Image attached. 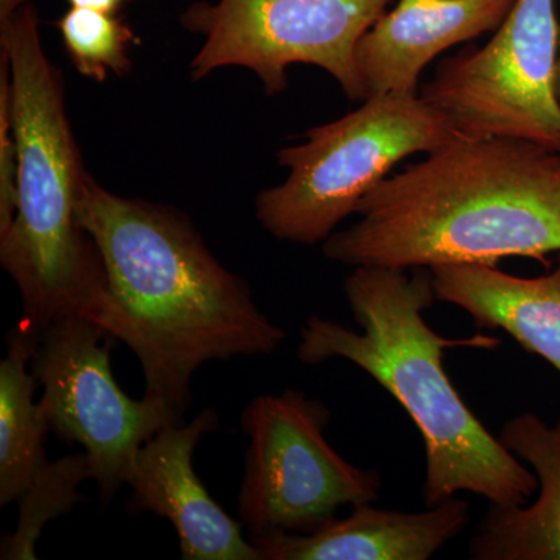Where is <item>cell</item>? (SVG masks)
I'll return each instance as SVG.
<instances>
[{"mask_svg":"<svg viewBox=\"0 0 560 560\" xmlns=\"http://www.w3.org/2000/svg\"><path fill=\"white\" fill-rule=\"evenodd\" d=\"M79 217L106 270L102 296L79 315L135 352L143 396L180 422L202 364L271 355L287 340L179 210L110 194L88 173Z\"/></svg>","mask_w":560,"mask_h":560,"instance_id":"1","label":"cell"},{"mask_svg":"<svg viewBox=\"0 0 560 560\" xmlns=\"http://www.w3.org/2000/svg\"><path fill=\"white\" fill-rule=\"evenodd\" d=\"M330 408L304 390L261 394L242 412L249 438L238 517L249 539L312 534L342 506L381 499V474L342 458L327 442Z\"/></svg>","mask_w":560,"mask_h":560,"instance_id":"6","label":"cell"},{"mask_svg":"<svg viewBox=\"0 0 560 560\" xmlns=\"http://www.w3.org/2000/svg\"><path fill=\"white\" fill-rule=\"evenodd\" d=\"M68 2L70 7H77V9H90L116 14L127 0H68Z\"/></svg>","mask_w":560,"mask_h":560,"instance_id":"19","label":"cell"},{"mask_svg":"<svg viewBox=\"0 0 560 560\" xmlns=\"http://www.w3.org/2000/svg\"><path fill=\"white\" fill-rule=\"evenodd\" d=\"M556 88H558V97H559V101H560V36H559L558 77H556Z\"/></svg>","mask_w":560,"mask_h":560,"instance_id":"21","label":"cell"},{"mask_svg":"<svg viewBox=\"0 0 560 560\" xmlns=\"http://www.w3.org/2000/svg\"><path fill=\"white\" fill-rule=\"evenodd\" d=\"M219 427V415L208 408L187 425L165 427L147 441L128 475L131 495L125 508L167 518L184 560H264L243 537L242 522L221 510L194 469L195 448Z\"/></svg>","mask_w":560,"mask_h":560,"instance_id":"10","label":"cell"},{"mask_svg":"<svg viewBox=\"0 0 560 560\" xmlns=\"http://www.w3.org/2000/svg\"><path fill=\"white\" fill-rule=\"evenodd\" d=\"M360 220L323 243L349 267L407 271L560 253V153L525 139L459 136L383 179Z\"/></svg>","mask_w":560,"mask_h":560,"instance_id":"2","label":"cell"},{"mask_svg":"<svg viewBox=\"0 0 560 560\" xmlns=\"http://www.w3.org/2000/svg\"><path fill=\"white\" fill-rule=\"evenodd\" d=\"M517 0H399L357 44L364 101L419 94V77L442 51L497 32Z\"/></svg>","mask_w":560,"mask_h":560,"instance_id":"11","label":"cell"},{"mask_svg":"<svg viewBox=\"0 0 560 560\" xmlns=\"http://www.w3.org/2000/svg\"><path fill=\"white\" fill-rule=\"evenodd\" d=\"M470 521L467 501L451 497L423 512L353 506L312 534L249 539L264 560H427L459 536Z\"/></svg>","mask_w":560,"mask_h":560,"instance_id":"12","label":"cell"},{"mask_svg":"<svg viewBox=\"0 0 560 560\" xmlns=\"http://www.w3.org/2000/svg\"><path fill=\"white\" fill-rule=\"evenodd\" d=\"M86 480H94V470L86 453L68 455L54 463L49 460L18 501L20 522L13 534L3 537L0 559H36V544L44 526L61 515L70 514L73 508L86 501L79 493V486Z\"/></svg>","mask_w":560,"mask_h":560,"instance_id":"16","label":"cell"},{"mask_svg":"<svg viewBox=\"0 0 560 560\" xmlns=\"http://www.w3.org/2000/svg\"><path fill=\"white\" fill-rule=\"evenodd\" d=\"M555 0H517L481 49L445 58L419 94L463 136H503L560 153Z\"/></svg>","mask_w":560,"mask_h":560,"instance_id":"8","label":"cell"},{"mask_svg":"<svg viewBox=\"0 0 560 560\" xmlns=\"http://www.w3.org/2000/svg\"><path fill=\"white\" fill-rule=\"evenodd\" d=\"M28 2L31 0H0V13H9V11L21 9L22 5Z\"/></svg>","mask_w":560,"mask_h":560,"instance_id":"20","label":"cell"},{"mask_svg":"<svg viewBox=\"0 0 560 560\" xmlns=\"http://www.w3.org/2000/svg\"><path fill=\"white\" fill-rule=\"evenodd\" d=\"M345 294L361 334L312 316L301 329L298 359L311 366L348 360L399 401L425 444V506L458 492L499 506L528 504L539 488L536 474L482 425L442 363L447 348L493 349L499 338L451 340L431 329L423 312L436 293L430 270L423 268L407 276L390 268L357 267L346 279Z\"/></svg>","mask_w":560,"mask_h":560,"instance_id":"3","label":"cell"},{"mask_svg":"<svg viewBox=\"0 0 560 560\" xmlns=\"http://www.w3.org/2000/svg\"><path fill=\"white\" fill-rule=\"evenodd\" d=\"M430 272L438 301L469 313L478 329L506 331L560 372V259L540 278L490 265H442Z\"/></svg>","mask_w":560,"mask_h":560,"instance_id":"14","label":"cell"},{"mask_svg":"<svg viewBox=\"0 0 560 560\" xmlns=\"http://www.w3.org/2000/svg\"><path fill=\"white\" fill-rule=\"evenodd\" d=\"M501 444L526 460L539 480L534 504L489 510L470 537L475 560H560V418L548 425L534 412L504 423Z\"/></svg>","mask_w":560,"mask_h":560,"instance_id":"13","label":"cell"},{"mask_svg":"<svg viewBox=\"0 0 560 560\" xmlns=\"http://www.w3.org/2000/svg\"><path fill=\"white\" fill-rule=\"evenodd\" d=\"M459 136L451 119L420 94L374 95L348 116L313 128L304 143L279 151L289 176L259 194L257 220L279 241L324 243L394 165Z\"/></svg>","mask_w":560,"mask_h":560,"instance_id":"5","label":"cell"},{"mask_svg":"<svg viewBox=\"0 0 560 560\" xmlns=\"http://www.w3.org/2000/svg\"><path fill=\"white\" fill-rule=\"evenodd\" d=\"M0 49L9 62L18 147L16 213L0 234V264L24 304L18 326L35 338L97 301L106 270L80 223L88 172L66 114L61 72L44 50L32 2L0 13Z\"/></svg>","mask_w":560,"mask_h":560,"instance_id":"4","label":"cell"},{"mask_svg":"<svg viewBox=\"0 0 560 560\" xmlns=\"http://www.w3.org/2000/svg\"><path fill=\"white\" fill-rule=\"evenodd\" d=\"M18 147L13 130V95L9 62L0 60V234L16 213Z\"/></svg>","mask_w":560,"mask_h":560,"instance_id":"18","label":"cell"},{"mask_svg":"<svg viewBox=\"0 0 560 560\" xmlns=\"http://www.w3.org/2000/svg\"><path fill=\"white\" fill-rule=\"evenodd\" d=\"M390 0H219L197 2L180 24L205 38L191 61V79L241 66L253 70L268 95L287 90L291 65L329 72L352 101H364L357 44Z\"/></svg>","mask_w":560,"mask_h":560,"instance_id":"7","label":"cell"},{"mask_svg":"<svg viewBox=\"0 0 560 560\" xmlns=\"http://www.w3.org/2000/svg\"><path fill=\"white\" fill-rule=\"evenodd\" d=\"M33 337L20 326L7 335V355L0 361V506L20 501L38 471L49 463V423L35 396L31 371Z\"/></svg>","mask_w":560,"mask_h":560,"instance_id":"15","label":"cell"},{"mask_svg":"<svg viewBox=\"0 0 560 560\" xmlns=\"http://www.w3.org/2000/svg\"><path fill=\"white\" fill-rule=\"evenodd\" d=\"M58 28L70 61L86 79L102 83L110 73L124 75L130 69L128 50L136 36L116 14L70 7Z\"/></svg>","mask_w":560,"mask_h":560,"instance_id":"17","label":"cell"},{"mask_svg":"<svg viewBox=\"0 0 560 560\" xmlns=\"http://www.w3.org/2000/svg\"><path fill=\"white\" fill-rule=\"evenodd\" d=\"M31 371L51 433L80 444L103 501L127 485L142 445L180 420L161 400H132L110 370L113 338L79 313L54 320L33 338Z\"/></svg>","mask_w":560,"mask_h":560,"instance_id":"9","label":"cell"}]
</instances>
